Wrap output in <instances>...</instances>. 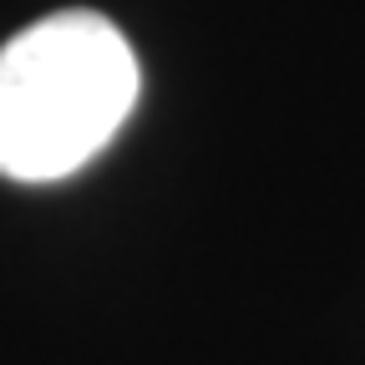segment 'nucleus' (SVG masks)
Masks as SVG:
<instances>
[{
  "label": "nucleus",
  "mask_w": 365,
  "mask_h": 365,
  "mask_svg": "<svg viewBox=\"0 0 365 365\" xmlns=\"http://www.w3.org/2000/svg\"><path fill=\"white\" fill-rule=\"evenodd\" d=\"M137 56L97 11H56L0 46V178L56 182L86 168L137 107Z\"/></svg>",
  "instance_id": "1"
}]
</instances>
